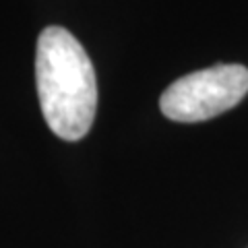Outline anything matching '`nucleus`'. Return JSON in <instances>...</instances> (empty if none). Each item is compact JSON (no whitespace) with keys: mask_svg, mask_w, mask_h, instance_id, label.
Masks as SVG:
<instances>
[{"mask_svg":"<svg viewBox=\"0 0 248 248\" xmlns=\"http://www.w3.org/2000/svg\"><path fill=\"white\" fill-rule=\"evenodd\" d=\"M35 85L44 120L64 141L89 133L97 110V81L87 52L64 27H46L35 50Z\"/></svg>","mask_w":248,"mask_h":248,"instance_id":"nucleus-1","label":"nucleus"},{"mask_svg":"<svg viewBox=\"0 0 248 248\" xmlns=\"http://www.w3.org/2000/svg\"><path fill=\"white\" fill-rule=\"evenodd\" d=\"M248 93V68L217 64L180 77L161 93L159 108L174 122H203L238 106Z\"/></svg>","mask_w":248,"mask_h":248,"instance_id":"nucleus-2","label":"nucleus"}]
</instances>
